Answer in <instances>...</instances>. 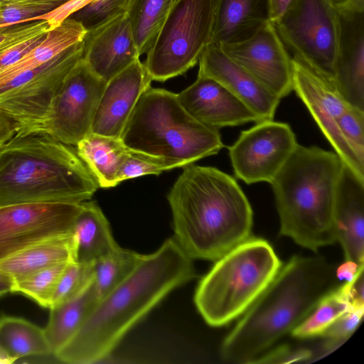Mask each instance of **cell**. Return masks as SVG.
Masks as SVG:
<instances>
[{
	"label": "cell",
	"mask_w": 364,
	"mask_h": 364,
	"mask_svg": "<svg viewBox=\"0 0 364 364\" xmlns=\"http://www.w3.org/2000/svg\"><path fill=\"white\" fill-rule=\"evenodd\" d=\"M191 258L174 238L150 255L101 298L73 337L55 354L63 363L86 364L106 358L126 333L171 291L194 277Z\"/></svg>",
	"instance_id": "cell-1"
},
{
	"label": "cell",
	"mask_w": 364,
	"mask_h": 364,
	"mask_svg": "<svg viewBox=\"0 0 364 364\" xmlns=\"http://www.w3.org/2000/svg\"><path fill=\"white\" fill-rule=\"evenodd\" d=\"M167 199L174 239L191 259L217 260L250 237L251 205L235 178L217 168L184 166Z\"/></svg>",
	"instance_id": "cell-2"
},
{
	"label": "cell",
	"mask_w": 364,
	"mask_h": 364,
	"mask_svg": "<svg viewBox=\"0 0 364 364\" xmlns=\"http://www.w3.org/2000/svg\"><path fill=\"white\" fill-rule=\"evenodd\" d=\"M333 264L322 256H294L224 339L223 358L251 363L297 326L338 287Z\"/></svg>",
	"instance_id": "cell-3"
},
{
	"label": "cell",
	"mask_w": 364,
	"mask_h": 364,
	"mask_svg": "<svg viewBox=\"0 0 364 364\" xmlns=\"http://www.w3.org/2000/svg\"><path fill=\"white\" fill-rule=\"evenodd\" d=\"M98 185L73 146L45 132L0 146V206L89 200Z\"/></svg>",
	"instance_id": "cell-4"
},
{
	"label": "cell",
	"mask_w": 364,
	"mask_h": 364,
	"mask_svg": "<svg viewBox=\"0 0 364 364\" xmlns=\"http://www.w3.org/2000/svg\"><path fill=\"white\" fill-rule=\"evenodd\" d=\"M344 164L333 151L299 144L270 183L280 234L316 252L333 244V210Z\"/></svg>",
	"instance_id": "cell-5"
},
{
	"label": "cell",
	"mask_w": 364,
	"mask_h": 364,
	"mask_svg": "<svg viewBox=\"0 0 364 364\" xmlns=\"http://www.w3.org/2000/svg\"><path fill=\"white\" fill-rule=\"evenodd\" d=\"M120 139L129 149L181 167L215 155L224 147L219 129L193 117L177 94L151 87L140 96Z\"/></svg>",
	"instance_id": "cell-6"
},
{
	"label": "cell",
	"mask_w": 364,
	"mask_h": 364,
	"mask_svg": "<svg viewBox=\"0 0 364 364\" xmlns=\"http://www.w3.org/2000/svg\"><path fill=\"white\" fill-rule=\"evenodd\" d=\"M215 261L194 296L199 313L213 327L242 316L282 267L272 245L259 237H250Z\"/></svg>",
	"instance_id": "cell-7"
},
{
	"label": "cell",
	"mask_w": 364,
	"mask_h": 364,
	"mask_svg": "<svg viewBox=\"0 0 364 364\" xmlns=\"http://www.w3.org/2000/svg\"><path fill=\"white\" fill-rule=\"evenodd\" d=\"M218 1H176L144 63L152 80L164 82L198 63L211 43Z\"/></svg>",
	"instance_id": "cell-8"
},
{
	"label": "cell",
	"mask_w": 364,
	"mask_h": 364,
	"mask_svg": "<svg viewBox=\"0 0 364 364\" xmlns=\"http://www.w3.org/2000/svg\"><path fill=\"white\" fill-rule=\"evenodd\" d=\"M274 24L292 57L333 82L341 31L333 0H294Z\"/></svg>",
	"instance_id": "cell-9"
},
{
	"label": "cell",
	"mask_w": 364,
	"mask_h": 364,
	"mask_svg": "<svg viewBox=\"0 0 364 364\" xmlns=\"http://www.w3.org/2000/svg\"><path fill=\"white\" fill-rule=\"evenodd\" d=\"M83 40L47 63L23 73L0 92V110L17 136L43 132L53 103L71 70L83 56Z\"/></svg>",
	"instance_id": "cell-10"
},
{
	"label": "cell",
	"mask_w": 364,
	"mask_h": 364,
	"mask_svg": "<svg viewBox=\"0 0 364 364\" xmlns=\"http://www.w3.org/2000/svg\"><path fill=\"white\" fill-rule=\"evenodd\" d=\"M297 145L289 124L271 119L242 131L228 149L237 178L247 184L271 183Z\"/></svg>",
	"instance_id": "cell-11"
},
{
	"label": "cell",
	"mask_w": 364,
	"mask_h": 364,
	"mask_svg": "<svg viewBox=\"0 0 364 364\" xmlns=\"http://www.w3.org/2000/svg\"><path fill=\"white\" fill-rule=\"evenodd\" d=\"M82 203L0 206V262L39 242L71 232Z\"/></svg>",
	"instance_id": "cell-12"
},
{
	"label": "cell",
	"mask_w": 364,
	"mask_h": 364,
	"mask_svg": "<svg viewBox=\"0 0 364 364\" xmlns=\"http://www.w3.org/2000/svg\"><path fill=\"white\" fill-rule=\"evenodd\" d=\"M106 83L82 58L69 73L53 100L43 132L65 144L76 146L91 132Z\"/></svg>",
	"instance_id": "cell-13"
},
{
	"label": "cell",
	"mask_w": 364,
	"mask_h": 364,
	"mask_svg": "<svg viewBox=\"0 0 364 364\" xmlns=\"http://www.w3.org/2000/svg\"><path fill=\"white\" fill-rule=\"evenodd\" d=\"M291 66L292 91L307 108L343 164L364 180V165L348 149L338 129L340 117L351 106L343 100L331 81L294 57H291Z\"/></svg>",
	"instance_id": "cell-14"
},
{
	"label": "cell",
	"mask_w": 364,
	"mask_h": 364,
	"mask_svg": "<svg viewBox=\"0 0 364 364\" xmlns=\"http://www.w3.org/2000/svg\"><path fill=\"white\" fill-rule=\"evenodd\" d=\"M222 50L281 100L292 91L291 57L273 22L248 38L218 44Z\"/></svg>",
	"instance_id": "cell-15"
},
{
	"label": "cell",
	"mask_w": 364,
	"mask_h": 364,
	"mask_svg": "<svg viewBox=\"0 0 364 364\" xmlns=\"http://www.w3.org/2000/svg\"><path fill=\"white\" fill-rule=\"evenodd\" d=\"M338 8L341 31L333 84L349 105L364 111V0Z\"/></svg>",
	"instance_id": "cell-16"
},
{
	"label": "cell",
	"mask_w": 364,
	"mask_h": 364,
	"mask_svg": "<svg viewBox=\"0 0 364 364\" xmlns=\"http://www.w3.org/2000/svg\"><path fill=\"white\" fill-rule=\"evenodd\" d=\"M152 80L139 59L107 82L92 121L91 132L120 138L140 96Z\"/></svg>",
	"instance_id": "cell-17"
},
{
	"label": "cell",
	"mask_w": 364,
	"mask_h": 364,
	"mask_svg": "<svg viewBox=\"0 0 364 364\" xmlns=\"http://www.w3.org/2000/svg\"><path fill=\"white\" fill-rule=\"evenodd\" d=\"M198 63V75L223 85L255 113L259 122L274 119L281 99L230 59L218 44L210 43Z\"/></svg>",
	"instance_id": "cell-18"
},
{
	"label": "cell",
	"mask_w": 364,
	"mask_h": 364,
	"mask_svg": "<svg viewBox=\"0 0 364 364\" xmlns=\"http://www.w3.org/2000/svg\"><path fill=\"white\" fill-rule=\"evenodd\" d=\"M183 108L196 120L219 129L258 122L242 101L216 80L198 75L196 81L177 94Z\"/></svg>",
	"instance_id": "cell-19"
},
{
	"label": "cell",
	"mask_w": 364,
	"mask_h": 364,
	"mask_svg": "<svg viewBox=\"0 0 364 364\" xmlns=\"http://www.w3.org/2000/svg\"><path fill=\"white\" fill-rule=\"evenodd\" d=\"M83 44V61L106 82L140 57L127 14L87 31Z\"/></svg>",
	"instance_id": "cell-20"
},
{
	"label": "cell",
	"mask_w": 364,
	"mask_h": 364,
	"mask_svg": "<svg viewBox=\"0 0 364 364\" xmlns=\"http://www.w3.org/2000/svg\"><path fill=\"white\" fill-rule=\"evenodd\" d=\"M333 222L345 259L364 264V180L346 165L337 191Z\"/></svg>",
	"instance_id": "cell-21"
},
{
	"label": "cell",
	"mask_w": 364,
	"mask_h": 364,
	"mask_svg": "<svg viewBox=\"0 0 364 364\" xmlns=\"http://www.w3.org/2000/svg\"><path fill=\"white\" fill-rule=\"evenodd\" d=\"M268 21V0H218L211 43L245 40Z\"/></svg>",
	"instance_id": "cell-22"
},
{
	"label": "cell",
	"mask_w": 364,
	"mask_h": 364,
	"mask_svg": "<svg viewBox=\"0 0 364 364\" xmlns=\"http://www.w3.org/2000/svg\"><path fill=\"white\" fill-rule=\"evenodd\" d=\"M87 33L84 27L72 18L51 28L44 38L14 64L0 71V92L18 75L38 68L72 46L81 42Z\"/></svg>",
	"instance_id": "cell-23"
},
{
	"label": "cell",
	"mask_w": 364,
	"mask_h": 364,
	"mask_svg": "<svg viewBox=\"0 0 364 364\" xmlns=\"http://www.w3.org/2000/svg\"><path fill=\"white\" fill-rule=\"evenodd\" d=\"M75 244V260L92 263L115 250L109 223L99 205L85 201L71 231Z\"/></svg>",
	"instance_id": "cell-24"
},
{
	"label": "cell",
	"mask_w": 364,
	"mask_h": 364,
	"mask_svg": "<svg viewBox=\"0 0 364 364\" xmlns=\"http://www.w3.org/2000/svg\"><path fill=\"white\" fill-rule=\"evenodd\" d=\"M73 260H75V244L70 232L23 250L0 262V269L16 282L43 269Z\"/></svg>",
	"instance_id": "cell-25"
},
{
	"label": "cell",
	"mask_w": 364,
	"mask_h": 364,
	"mask_svg": "<svg viewBox=\"0 0 364 364\" xmlns=\"http://www.w3.org/2000/svg\"><path fill=\"white\" fill-rule=\"evenodd\" d=\"M75 146L99 187L111 188L119 184L117 173L128 150L120 138L90 132Z\"/></svg>",
	"instance_id": "cell-26"
},
{
	"label": "cell",
	"mask_w": 364,
	"mask_h": 364,
	"mask_svg": "<svg viewBox=\"0 0 364 364\" xmlns=\"http://www.w3.org/2000/svg\"><path fill=\"white\" fill-rule=\"evenodd\" d=\"M53 355L44 329L17 316H0V358L4 363L31 356Z\"/></svg>",
	"instance_id": "cell-27"
},
{
	"label": "cell",
	"mask_w": 364,
	"mask_h": 364,
	"mask_svg": "<svg viewBox=\"0 0 364 364\" xmlns=\"http://www.w3.org/2000/svg\"><path fill=\"white\" fill-rule=\"evenodd\" d=\"M98 301L92 282L77 296L49 309L43 329L53 356L77 332Z\"/></svg>",
	"instance_id": "cell-28"
},
{
	"label": "cell",
	"mask_w": 364,
	"mask_h": 364,
	"mask_svg": "<svg viewBox=\"0 0 364 364\" xmlns=\"http://www.w3.org/2000/svg\"><path fill=\"white\" fill-rule=\"evenodd\" d=\"M177 0H131L127 16L139 55L154 43Z\"/></svg>",
	"instance_id": "cell-29"
},
{
	"label": "cell",
	"mask_w": 364,
	"mask_h": 364,
	"mask_svg": "<svg viewBox=\"0 0 364 364\" xmlns=\"http://www.w3.org/2000/svg\"><path fill=\"white\" fill-rule=\"evenodd\" d=\"M350 308L349 284L345 282L325 295L311 314L291 331V335L300 339L321 336Z\"/></svg>",
	"instance_id": "cell-30"
},
{
	"label": "cell",
	"mask_w": 364,
	"mask_h": 364,
	"mask_svg": "<svg viewBox=\"0 0 364 364\" xmlns=\"http://www.w3.org/2000/svg\"><path fill=\"white\" fill-rule=\"evenodd\" d=\"M143 255L119 246L92 262L93 286L99 300L134 270Z\"/></svg>",
	"instance_id": "cell-31"
},
{
	"label": "cell",
	"mask_w": 364,
	"mask_h": 364,
	"mask_svg": "<svg viewBox=\"0 0 364 364\" xmlns=\"http://www.w3.org/2000/svg\"><path fill=\"white\" fill-rule=\"evenodd\" d=\"M68 263L43 269L16 281L12 293L23 294L48 309L58 279Z\"/></svg>",
	"instance_id": "cell-32"
},
{
	"label": "cell",
	"mask_w": 364,
	"mask_h": 364,
	"mask_svg": "<svg viewBox=\"0 0 364 364\" xmlns=\"http://www.w3.org/2000/svg\"><path fill=\"white\" fill-rule=\"evenodd\" d=\"M50 28L46 20L30 21L23 31L0 44V71L32 50Z\"/></svg>",
	"instance_id": "cell-33"
},
{
	"label": "cell",
	"mask_w": 364,
	"mask_h": 364,
	"mask_svg": "<svg viewBox=\"0 0 364 364\" xmlns=\"http://www.w3.org/2000/svg\"><path fill=\"white\" fill-rule=\"evenodd\" d=\"M93 277L92 263L69 262L58 279L48 309L82 293L93 282Z\"/></svg>",
	"instance_id": "cell-34"
},
{
	"label": "cell",
	"mask_w": 364,
	"mask_h": 364,
	"mask_svg": "<svg viewBox=\"0 0 364 364\" xmlns=\"http://www.w3.org/2000/svg\"><path fill=\"white\" fill-rule=\"evenodd\" d=\"M131 0H90L70 18L78 21L87 31L127 14Z\"/></svg>",
	"instance_id": "cell-35"
},
{
	"label": "cell",
	"mask_w": 364,
	"mask_h": 364,
	"mask_svg": "<svg viewBox=\"0 0 364 364\" xmlns=\"http://www.w3.org/2000/svg\"><path fill=\"white\" fill-rule=\"evenodd\" d=\"M181 168L177 163L128 149L117 173V183L144 175H159L163 171Z\"/></svg>",
	"instance_id": "cell-36"
},
{
	"label": "cell",
	"mask_w": 364,
	"mask_h": 364,
	"mask_svg": "<svg viewBox=\"0 0 364 364\" xmlns=\"http://www.w3.org/2000/svg\"><path fill=\"white\" fill-rule=\"evenodd\" d=\"M55 0H24L0 5V26L25 23L27 18L48 13L62 5Z\"/></svg>",
	"instance_id": "cell-37"
},
{
	"label": "cell",
	"mask_w": 364,
	"mask_h": 364,
	"mask_svg": "<svg viewBox=\"0 0 364 364\" xmlns=\"http://www.w3.org/2000/svg\"><path fill=\"white\" fill-rule=\"evenodd\" d=\"M338 129L348 149L364 165V111L350 107L340 117Z\"/></svg>",
	"instance_id": "cell-38"
},
{
	"label": "cell",
	"mask_w": 364,
	"mask_h": 364,
	"mask_svg": "<svg viewBox=\"0 0 364 364\" xmlns=\"http://www.w3.org/2000/svg\"><path fill=\"white\" fill-rule=\"evenodd\" d=\"M364 314V307H351L340 316L321 336L323 353H330L344 343L355 331Z\"/></svg>",
	"instance_id": "cell-39"
},
{
	"label": "cell",
	"mask_w": 364,
	"mask_h": 364,
	"mask_svg": "<svg viewBox=\"0 0 364 364\" xmlns=\"http://www.w3.org/2000/svg\"><path fill=\"white\" fill-rule=\"evenodd\" d=\"M311 350L306 348L294 349L283 346L269 353L259 356L251 363H289L306 360L312 358Z\"/></svg>",
	"instance_id": "cell-40"
},
{
	"label": "cell",
	"mask_w": 364,
	"mask_h": 364,
	"mask_svg": "<svg viewBox=\"0 0 364 364\" xmlns=\"http://www.w3.org/2000/svg\"><path fill=\"white\" fill-rule=\"evenodd\" d=\"M363 265H359L353 261L346 260L338 267H336V277L338 281L345 280V282H350L354 279L360 267Z\"/></svg>",
	"instance_id": "cell-41"
},
{
	"label": "cell",
	"mask_w": 364,
	"mask_h": 364,
	"mask_svg": "<svg viewBox=\"0 0 364 364\" xmlns=\"http://www.w3.org/2000/svg\"><path fill=\"white\" fill-rule=\"evenodd\" d=\"M294 0H268L269 21H278L290 7Z\"/></svg>",
	"instance_id": "cell-42"
},
{
	"label": "cell",
	"mask_w": 364,
	"mask_h": 364,
	"mask_svg": "<svg viewBox=\"0 0 364 364\" xmlns=\"http://www.w3.org/2000/svg\"><path fill=\"white\" fill-rule=\"evenodd\" d=\"M16 134L13 122L0 110V146Z\"/></svg>",
	"instance_id": "cell-43"
},
{
	"label": "cell",
	"mask_w": 364,
	"mask_h": 364,
	"mask_svg": "<svg viewBox=\"0 0 364 364\" xmlns=\"http://www.w3.org/2000/svg\"><path fill=\"white\" fill-rule=\"evenodd\" d=\"M27 23L0 26V44L23 31Z\"/></svg>",
	"instance_id": "cell-44"
},
{
	"label": "cell",
	"mask_w": 364,
	"mask_h": 364,
	"mask_svg": "<svg viewBox=\"0 0 364 364\" xmlns=\"http://www.w3.org/2000/svg\"><path fill=\"white\" fill-rule=\"evenodd\" d=\"M15 281L9 274L0 269V298L13 292Z\"/></svg>",
	"instance_id": "cell-45"
},
{
	"label": "cell",
	"mask_w": 364,
	"mask_h": 364,
	"mask_svg": "<svg viewBox=\"0 0 364 364\" xmlns=\"http://www.w3.org/2000/svg\"><path fill=\"white\" fill-rule=\"evenodd\" d=\"M338 7L349 4L357 0H333Z\"/></svg>",
	"instance_id": "cell-46"
},
{
	"label": "cell",
	"mask_w": 364,
	"mask_h": 364,
	"mask_svg": "<svg viewBox=\"0 0 364 364\" xmlns=\"http://www.w3.org/2000/svg\"><path fill=\"white\" fill-rule=\"evenodd\" d=\"M24 1V0H0V5L6 4V3L14 2V1ZM55 1H60L62 4H64L70 0H55Z\"/></svg>",
	"instance_id": "cell-47"
}]
</instances>
